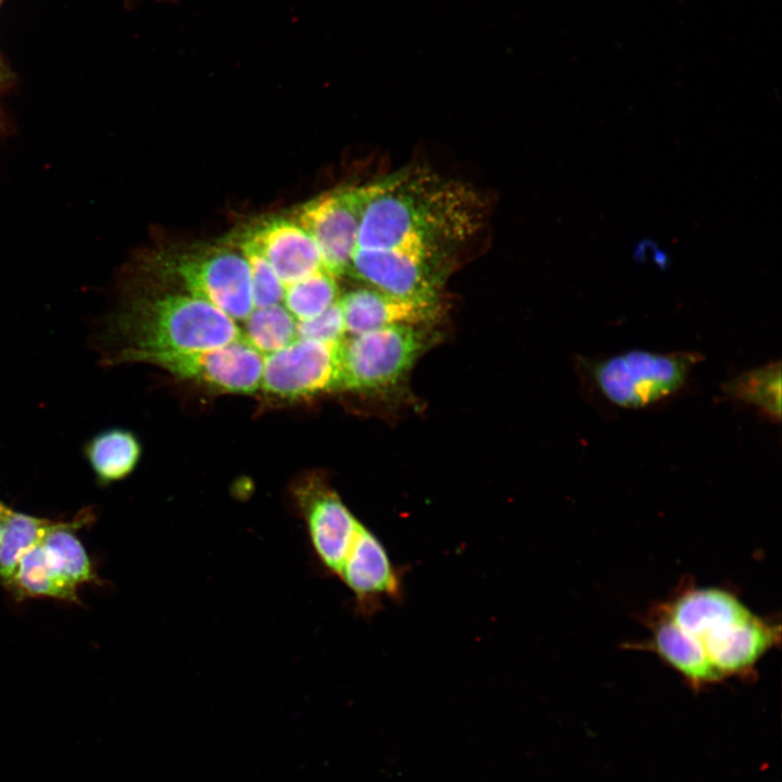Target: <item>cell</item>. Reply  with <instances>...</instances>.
Here are the masks:
<instances>
[{"label": "cell", "instance_id": "cell-7", "mask_svg": "<svg viewBox=\"0 0 782 782\" xmlns=\"http://www.w3.org/2000/svg\"><path fill=\"white\" fill-rule=\"evenodd\" d=\"M263 356L242 338L212 350L144 353L131 363L157 366L218 392L249 394L261 387Z\"/></svg>", "mask_w": 782, "mask_h": 782}, {"label": "cell", "instance_id": "cell-3", "mask_svg": "<svg viewBox=\"0 0 782 782\" xmlns=\"http://www.w3.org/2000/svg\"><path fill=\"white\" fill-rule=\"evenodd\" d=\"M702 360L701 354L690 351L633 350L584 365L610 403L623 408H641L682 389L692 368Z\"/></svg>", "mask_w": 782, "mask_h": 782}, {"label": "cell", "instance_id": "cell-15", "mask_svg": "<svg viewBox=\"0 0 782 782\" xmlns=\"http://www.w3.org/2000/svg\"><path fill=\"white\" fill-rule=\"evenodd\" d=\"M658 609L701 644L714 630L751 613L733 594L716 588L685 590Z\"/></svg>", "mask_w": 782, "mask_h": 782}, {"label": "cell", "instance_id": "cell-5", "mask_svg": "<svg viewBox=\"0 0 782 782\" xmlns=\"http://www.w3.org/2000/svg\"><path fill=\"white\" fill-rule=\"evenodd\" d=\"M159 269L186 294L211 303L234 320H245L254 310L243 254L227 249L186 253L164 261Z\"/></svg>", "mask_w": 782, "mask_h": 782}, {"label": "cell", "instance_id": "cell-20", "mask_svg": "<svg viewBox=\"0 0 782 782\" xmlns=\"http://www.w3.org/2000/svg\"><path fill=\"white\" fill-rule=\"evenodd\" d=\"M81 520L60 522L42 541L46 557L54 570L74 585L93 579L89 558L74 534Z\"/></svg>", "mask_w": 782, "mask_h": 782}, {"label": "cell", "instance_id": "cell-22", "mask_svg": "<svg viewBox=\"0 0 782 782\" xmlns=\"http://www.w3.org/2000/svg\"><path fill=\"white\" fill-rule=\"evenodd\" d=\"M243 323L242 338L263 355L280 351L297 339V320L280 303L254 308Z\"/></svg>", "mask_w": 782, "mask_h": 782}, {"label": "cell", "instance_id": "cell-27", "mask_svg": "<svg viewBox=\"0 0 782 782\" xmlns=\"http://www.w3.org/2000/svg\"><path fill=\"white\" fill-rule=\"evenodd\" d=\"M11 509L0 502V516H7Z\"/></svg>", "mask_w": 782, "mask_h": 782}, {"label": "cell", "instance_id": "cell-9", "mask_svg": "<svg viewBox=\"0 0 782 782\" xmlns=\"http://www.w3.org/2000/svg\"><path fill=\"white\" fill-rule=\"evenodd\" d=\"M291 495L315 558L326 573L337 577L363 522L321 477L300 479Z\"/></svg>", "mask_w": 782, "mask_h": 782}, {"label": "cell", "instance_id": "cell-28", "mask_svg": "<svg viewBox=\"0 0 782 782\" xmlns=\"http://www.w3.org/2000/svg\"><path fill=\"white\" fill-rule=\"evenodd\" d=\"M9 514H10V513H9ZM9 514H8V515H9ZM8 515H7V516H8ZM7 516H0V538H1V534H2V530H3V526H4V520H5V517H7Z\"/></svg>", "mask_w": 782, "mask_h": 782}, {"label": "cell", "instance_id": "cell-23", "mask_svg": "<svg viewBox=\"0 0 782 782\" xmlns=\"http://www.w3.org/2000/svg\"><path fill=\"white\" fill-rule=\"evenodd\" d=\"M337 277L320 269L283 290L282 302L297 321L310 320L339 300Z\"/></svg>", "mask_w": 782, "mask_h": 782}, {"label": "cell", "instance_id": "cell-2", "mask_svg": "<svg viewBox=\"0 0 782 782\" xmlns=\"http://www.w3.org/2000/svg\"><path fill=\"white\" fill-rule=\"evenodd\" d=\"M242 339L231 317L188 294L137 298L110 315L100 332L105 365L131 363L144 353L212 350Z\"/></svg>", "mask_w": 782, "mask_h": 782}, {"label": "cell", "instance_id": "cell-17", "mask_svg": "<svg viewBox=\"0 0 782 782\" xmlns=\"http://www.w3.org/2000/svg\"><path fill=\"white\" fill-rule=\"evenodd\" d=\"M85 454L99 480L114 482L126 478L136 468L141 446L133 432L110 428L88 441Z\"/></svg>", "mask_w": 782, "mask_h": 782}, {"label": "cell", "instance_id": "cell-25", "mask_svg": "<svg viewBox=\"0 0 782 782\" xmlns=\"http://www.w3.org/2000/svg\"><path fill=\"white\" fill-rule=\"evenodd\" d=\"M346 330L339 300L320 315L297 323V339L340 342Z\"/></svg>", "mask_w": 782, "mask_h": 782}, {"label": "cell", "instance_id": "cell-11", "mask_svg": "<svg viewBox=\"0 0 782 782\" xmlns=\"http://www.w3.org/2000/svg\"><path fill=\"white\" fill-rule=\"evenodd\" d=\"M348 588L358 616L368 618L387 600L403 597V571L392 563L380 539L366 525L358 529L337 576Z\"/></svg>", "mask_w": 782, "mask_h": 782}, {"label": "cell", "instance_id": "cell-6", "mask_svg": "<svg viewBox=\"0 0 782 782\" xmlns=\"http://www.w3.org/2000/svg\"><path fill=\"white\" fill-rule=\"evenodd\" d=\"M379 181L320 194L297 212V223L317 244L324 269L339 277L349 272L365 210Z\"/></svg>", "mask_w": 782, "mask_h": 782}, {"label": "cell", "instance_id": "cell-10", "mask_svg": "<svg viewBox=\"0 0 782 782\" xmlns=\"http://www.w3.org/2000/svg\"><path fill=\"white\" fill-rule=\"evenodd\" d=\"M340 344L295 339L285 349L264 355L262 389L287 400L339 389Z\"/></svg>", "mask_w": 782, "mask_h": 782}, {"label": "cell", "instance_id": "cell-19", "mask_svg": "<svg viewBox=\"0 0 782 782\" xmlns=\"http://www.w3.org/2000/svg\"><path fill=\"white\" fill-rule=\"evenodd\" d=\"M60 522L11 510L0 538V580L11 583L16 568L31 548L40 544Z\"/></svg>", "mask_w": 782, "mask_h": 782}, {"label": "cell", "instance_id": "cell-21", "mask_svg": "<svg viewBox=\"0 0 782 782\" xmlns=\"http://www.w3.org/2000/svg\"><path fill=\"white\" fill-rule=\"evenodd\" d=\"M10 585L27 596L77 600V586L61 577L49 564L42 542L23 556Z\"/></svg>", "mask_w": 782, "mask_h": 782}, {"label": "cell", "instance_id": "cell-12", "mask_svg": "<svg viewBox=\"0 0 782 782\" xmlns=\"http://www.w3.org/2000/svg\"><path fill=\"white\" fill-rule=\"evenodd\" d=\"M269 263L285 288L324 269L319 249L297 222L275 218L244 239Z\"/></svg>", "mask_w": 782, "mask_h": 782}, {"label": "cell", "instance_id": "cell-1", "mask_svg": "<svg viewBox=\"0 0 782 782\" xmlns=\"http://www.w3.org/2000/svg\"><path fill=\"white\" fill-rule=\"evenodd\" d=\"M478 201L457 182L407 171L379 181L360 227L356 249L402 245L444 251L478 226Z\"/></svg>", "mask_w": 782, "mask_h": 782}, {"label": "cell", "instance_id": "cell-18", "mask_svg": "<svg viewBox=\"0 0 782 782\" xmlns=\"http://www.w3.org/2000/svg\"><path fill=\"white\" fill-rule=\"evenodd\" d=\"M722 392L730 399L758 409L766 418L781 420V363L770 362L744 371L722 383Z\"/></svg>", "mask_w": 782, "mask_h": 782}, {"label": "cell", "instance_id": "cell-26", "mask_svg": "<svg viewBox=\"0 0 782 782\" xmlns=\"http://www.w3.org/2000/svg\"><path fill=\"white\" fill-rule=\"evenodd\" d=\"M5 80H7V73H5V70L3 68L2 62L0 61V92H1L2 87L4 86Z\"/></svg>", "mask_w": 782, "mask_h": 782}, {"label": "cell", "instance_id": "cell-14", "mask_svg": "<svg viewBox=\"0 0 782 782\" xmlns=\"http://www.w3.org/2000/svg\"><path fill=\"white\" fill-rule=\"evenodd\" d=\"M339 304L351 336L395 325L421 326L439 313V302L399 298L375 288L351 290Z\"/></svg>", "mask_w": 782, "mask_h": 782}, {"label": "cell", "instance_id": "cell-16", "mask_svg": "<svg viewBox=\"0 0 782 782\" xmlns=\"http://www.w3.org/2000/svg\"><path fill=\"white\" fill-rule=\"evenodd\" d=\"M654 617L648 643L652 651L694 686L721 680L698 641L682 631L659 609Z\"/></svg>", "mask_w": 782, "mask_h": 782}, {"label": "cell", "instance_id": "cell-4", "mask_svg": "<svg viewBox=\"0 0 782 782\" xmlns=\"http://www.w3.org/2000/svg\"><path fill=\"white\" fill-rule=\"evenodd\" d=\"M419 327L395 325L344 338L339 389L373 391L396 383L426 348Z\"/></svg>", "mask_w": 782, "mask_h": 782}, {"label": "cell", "instance_id": "cell-8", "mask_svg": "<svg viewBox=\"0 0 782 782\" xmlns=\"http://www.w3.org/2000/svg\"><path fill=\"white\" fill-rule=\"evenodd\" d=\"M444 251L402 245L355 249L349 272L373 288L404 299L439 302Z\"/></svg>", "mask_w": 782, "mask_h": 782}, {"label": "cell", "instance_id": "cell-24", "mask_svg": "<svg viewBox=\"0 0 782 782\" xmlns=\"http://www.w3.org/2000/svg\"><path fill=\"white\" fill-rule=\"evenodd\" d=\"M251 277L254 308H263L282 301L283 286L266 258L249 244L242 242Z\"/></svg>", "mask_w": 782, "mask_h": 782}, {"label": "cell", "instance_id": "cell-13", "mask_svg": "<svg viewBox=\"0 0 782 782\" xmlns=\"http://www.w3.org/2000/svg\"><path fill=\"white\" fill-rule=\"evenodd\" d=\"M779 636L778 626L769 625L751 611L709 633L702 645L722 680L752 671Z\"/></svg>", "mask_w": 782, "mask_h": 782}]
</instances>
